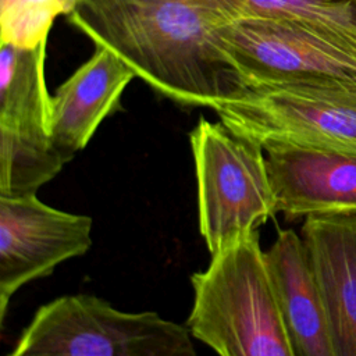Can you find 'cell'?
Instances as JSON below:
<instances>
[{"label":"cell","instance_id":"14","mask_svg":"<svg viewBox=\"0 0 356 356\" xmlns=\"http://www.w3.org/2000/svg\"><path fill=\"white\" fill-rule=\"evenodd\" d=\"M81 0H0V44L35 49L47 43L60 15L72 14Z\"/></svg>","mask_w":356,"mask_h":356},{"label":"cell","instance_id":"3","mask_svg":"<svg viewBox=\"0 0 356 356\" xmlns=\"http://www.w3.org/2000/svg\"><path fill=\"white\" fill-rule=\"evenodd\" d=\"M7 356H197L186 325L95 295L42 305Z\"/></svg>","mask_w":356,"mask_h":356},{"label":"cell","instance_id":"5","mask_svg":"<svg viewBox=\"0 0 356 356\" xmlns=\"http://www.w3.org/2000/svg\"><path fill=\"white\" fill-rule=\"evenodd\" d=\"M221 50L245 86L327 83L356 88V43L282 18H234L217 25Z\"/></svg>","mask_w":356,"mask_h":356},{"label":"cell","instance_id":"4","mask_svg":"<svg viewBox=\"0 0 356 356\" xmlns=\"http://www.w3.org/2000/svg\"><path fill=\"white\" fill-rule=\"evenodd\" d=\"M199 232L216 254L277 214L263 146L221 121L200 118L189 135Z\"/></svg>","mask_w":356,"mask_h":356},{"label":"cell","instance_id":"6","mask_svg":"<svg viewBox=\"0 0 356 356\" xmlns=\"http://www.w3.org/2000/svg\"><path fill=\"white\" fill-rule=\"evenodd\" d=\"M220 121L259 142H292L356 152V88L259 83L218 104Z\"/></svg>","mask_w":356,"mask_h":356},{"label":"cell","instance_id":"2","mask_svg":"<svg viewBox=\"0 0 356 356\" xmlns=\"http://www.w3.org/2000/svg\"><path fill=\"white\" fill-rule=\"evenodd\" d=\"M191 284L185 325L218 356H295L257 231L213 254Z\"/></svg>","mask_w":356,"mask_h":356},{"label":"cell","instance_id":"10","mask_svg":"<svg viewBox=\"0 0 356 356\" xmlns=\"http://www.w3.org/2000/svg\"><path fill=\"white\" fill-rule=\"evenodd\" d=\"M300 236L323 296L334 356H356V213L309 216Z\"/></svg>","mask_w":356,"mask_h":356},{"label":"cell","instance_id":"1","mask_svg":"<svg viewBox=\"0 0 356 356\" xmlns=\"http://www.w3.org/2000/svg\"><path fill=\"white\" fill-rule=\"evenodd\" d=\"M67 18L179 104L214 110L246 88L220 47L221 18L197 0H81Z\"/></svg>","mask_w":356,"mask_h":356},{"label":"cell","instance_id":"7","mask_svg":"<svg viewBox=\"0 0 356 356\" xmlns=\"http://www.w3.org/2000/svg\"><path fill=\"white\" fill-rule=\"evenodd\" d=\"M46 44L0 47V196L36 193L68 163L51 139Z\"/></svg>","mask_w":356,"mask_h":356},{"label":"cell","instance_id":"8","mask_svg":"<svg viewBox=\"0 0 356 356\" xmlns=\"http://www.w3.org/2000/svg\"><path fill=\"white\" fill-rule=\"evenodd\" d=\"M89 216L51 207L36 193L0 196V318L24 285L50 275L57 266L92 246Z\"/></svg>","mask_w":356,"mask_h":356},{"label":"cell","instance_id":"9","mask_svg":"<svg viewBox=\"0 0 356 356\" xmlns=\"http://www.w3.org/2000/svg\"><path fill=\"white\" fill-rule=\"evenodd\" d=\"M261 146L277 213L289 220L356 213V152L278 140Z\"/></svg>","mask_w":356,"mask_h":356},{"label":"cell","instance_id":"11","mask_svg":"<svg viewBox=\"0 0 356 356\" xmlns=\"http://www.w3.org/2000/svg\"><path fill=\"white\" fill-rule=\"evenodd\" d=\"M135 76L114 50L95 44L90 58L58 86L51 96V139L68 163L120 107V99Z\"/></svg>","mask_w":356,"mask_h":356},{"label":"cell","instance_id":"13","mask_svg":"<svg viewBox=\"0 0 356 356\" xmlns=\"http://www.w3.org/2000/svg\"><path fill=\"white\" fill-rule=\"evenodd\" d=\"M221 21L282 18L300 21L356 43V0H197ZM221 22V24H222Z\"/></svg>","mask_w":356,"mask_h":356},{"label":"cell","instance_id":"12","mask_svg":"<svg viewBox=\"0 0 356 356\" xmlns=\"http://www.w3.org/2000/svg\"><path fill=\"white\" fill-rule=\"evenodd\" d=\"M264 259L295 356H334L323 296L302 236L278 229Z\"/></svg>","mask_w":356,"mask_h":356}]
</instances>
